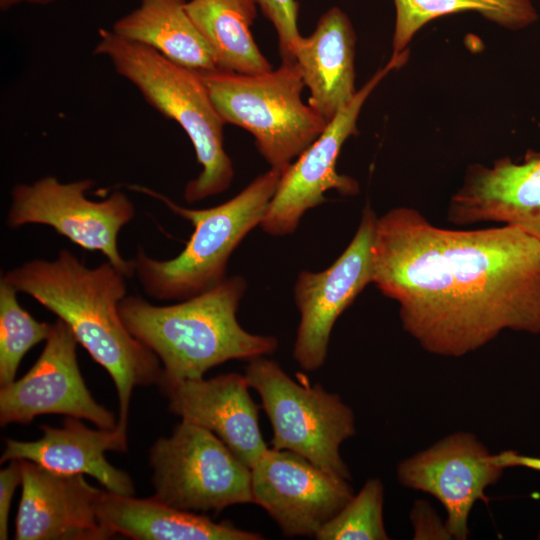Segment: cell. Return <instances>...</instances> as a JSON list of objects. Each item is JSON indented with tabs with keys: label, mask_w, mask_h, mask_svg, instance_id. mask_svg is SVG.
Segmentation results:
<instances>
[{
	"label": "cell",
	"mask_w": 540,
	"mask_h": 540,
	"mask_svg": "<svg viewBox=\"0 0 540 540\" xmlns=\"http://www.w3.org/2000/svg\"><path fill=\"white\" fill-rule=\"evenodd\" d=\"M377 216L367 204L359 226L342 254L321 272L301 271L294 286L300 322L293 357L301 368L315 371L327 357L338 317L372 283V244Z\"/></svg>",
	"instance_id": "12"
},
{
	"label": "cell",
	"mask_w": 540,
	"mask_h": 540,
	"mask_svg": "<svg viewBox=\"0 0 540 540\" xmlns=\"http://www.w3.org/2000/svg\"><path fill=\"white\" fill-rule=\"evenodd\" d=\"M407 54L406 51L393 54L387 65L357 91L321 135L282 171L260 223L264 232L273 236L293 233L306 211L325 202L324 194L329 190H336L343 196L359 193L355 179L337 172V158L344 142L357 134V119L368 96L391 70L407 60Z\"/></svg>",
	"instance_id": "11"
},
{
	"label": "cell",
	"mask_w": 540,
	"mask_h": 540,
	"mask_svg": "<svg viewBox=\"0 0 540 540\" xmlns=\"http://www.w3.org/2000/svg\"><path fill=\"white\" fill-rule=\"evenodd\" d=\"M152 482L160 501L180 510L219 514L253 503L251 468L215 434L187 421L149 451Z\"/></svg>",
	"instance_id": "8"
},
{
	"label": "cell",
	"mask_w": 540,
	"mask_h": 540,
	"mask_svg": "<svg viewBox=\"0 0 540 540\" xmlns=\"http://www.w3.org/2000/svg\"><path fill=\"white\" fill-rule=\"evenodd\" d=\"M538 539H540V532H539V534H538Z\"/></svg>",
	"instance_id": "30"
},
{
	"label": "cell",
	"mask_w": 540,
	"mask_h": 540,
	"mask_svg": "<svg viewBox=\"0 0 540 540\" xmlns=\"http://www.w3.org/2000/svg\"><path fill=\"white\" fill-rule=\"evenodd\" d=\"M251 493L287 537H315L354 496L349 480L274 448L251 467Z\"/></svg>",
	"instance_id": "13"
},
{
	"label": "cell",
	"mask_w": 540,
	"mask_h": 540,
	"mask_svg": "<svg viewBox=\"0 0 540 540\" xmlns=\"http://www.w3.org/2000/svg\"><path fill=\"white\" fill-rule=\"evenodd\" d=\"M447 219L457 226L503 223L540 242V154L519 163L505 158L491 167H470L449 202Z\"/></svg>",
	"instance_id": "16"
},
{
	"label": "cell",
	"mask_w": 540,
	"mask_h": 540,
	"mask_svg": "<svg viewBox=\"0 0 540 540\" xmlns=\"http://www.w3.org/2000/svg\"><path fill=\"white\" fill-rule=\"evenodd\" d=\"M22 461V494L16 517V540H105L96 502L102 489L82 474H66Z\"/></svg>",
	"instance_id": "15"
},
{
	"label": "cell",
	"mask_w": 540,
	"mask_h": 540,
	"mask_svg": "<svg viewBox=\"0 0 540 540\" xmlns=\"http://www.w3.org/2000/svg\"><path fill=\"white\" fill-rule=\"evenodd\" d=\"M41 430L36 441L6 439L0 462L23 459L60 473L87 474L108 491L134 495L131 477L105 457L107 451L126 450L127 430L118 425L91 429L74 417H67L61 428L43 425Z\"/></svg>",
	"instance_id": "18"
},
{
	"label": "cell",
	"mask_w": 540,
	"mask_h": 540,
	"mask_svg": "<svg viewBox=\"0 0 540 540\" xmlns=\"http://www.w3.org/2000/svg\"><path fill=\"white\" fill-rule=\"evenodd\" d=\"M93 53L109 59L114 70L133 84L145 101L175 121L188 135L202 166L184 189L187 203L229 188L234 169L224 149V125L199 72L180 66L145 45L100 28Z\"/></svg>",
	"instance_id": "4"
},
{
	"label": "cell",
	"mask_w": 540,
	"mask_h": 540,
	"mask_svg": "<svg viewBox=\"0 0 540 540\" xmlns=\"http://www.w3.org/2000/svg\"><path fill=\"white\" fill-rule=\"evenodd\" d=\"M396 24L393 54L401 53L412 36L427 22L446 14L476 11L487 19L511 28L536 19L529 0H394Z\"/></svg>",
	"instance_id": "23"
},
{
	"label": "cell",
	"mask_w": 540,
	"mask_h": 540,
	"mask_svg": "<svg viewBox=\"0 0 540 540\" xmlns=\"http://www.w3.org/2000/svg\"><path fill=\"white\" fill-rule=\"evenodd\" d=\"M76 340L61 319L52 324L45 347L30 370L0 389V424H29L43 414L86 419L112 429L115 416L96 402L81 375Z\"/></svg>",
	"instance_id": "14"
},
{
	"label": "cell",
	"mask_w": 540,
	"mask_h": 540,
	"mask_svg": "<svg viewBox=\"0 0 540 540\" xmlns=\"http://www.w3.org/2000/svg\"><path fill=\"white\" fill-rule=\"evenodd\" d=\"M245 290L244 278L232 276L173 305H152L138 296L120 302L126 328L162 363L161 390L203 378L226 361H249L277 349L274 336L251 334L238 323L236 313Z\"/></svg>",
	"instance_id": "3"
},
{
	"label": "cell",
	"mask_w": 540,
	"mask_h": 540,
	"mask_svg": "<svg viewBox=\"0 0 540 540\" xmlns=\"http://www.w3.org/2000/svg\"><path fill=\"white\" fill-rule=\"evenodd\" d=\"M414 539H452L435 509L425 500L414 503L410 513Z\"/></svg>",
	"instance_id": "27"
},
{
	"label": "cell",
	"mask_w": 540,
	"mask_h": 540,
	"mask_svg": "<svg viewBox=\"0 0 540 540\" xmlns=\"http://www.w3.org/2000/svg\"><path fill=\"white\" fill-rule=\"evenodd\" d=\"M515 466L540 471V458L512 450L492 454L473 433L458 431L400 461L396 476L404 487L435 497L445 509L452 538L465 540L475 503L485 499V490L506 468Z\"/></svg>",
	"instance_id": "9"
},
{
	"label": "cell",
	"mask_w": 540,
	"mask_h": 540,
	"mask_svg": "<svg viewBox=\"0 0 540 540\" xmlns=\"http://www.w3.org/2000/svg\"><path fill=\"white\" fill-rule=\"evenodd\" d=\"M244 375L260 396L271 423L272 448L295 452L322 470L350 481L340 446L356 433L351 407L319 383L293 380L265 356L249 360Z\"/></svg>",
	"instance_id": "7"
},
{
	"label": "cell",
	"mask_w": 540,
	"mask_h": 540,
	"mask_svg": "<svg viewBox=\"0 0 540 540\" xmlns=\"http://www.w3.org/2000/svg\"><path fill=\"white\" fill-rule=\"evenodd\" d=\"M355 32L338 7L327 10L314 31L301 37L294 60L310 91L307 103L329 123L356 95Z\"/></svg>",
	"instance_id": "19"
},
{
	"label": "cell",
	"mask_w": 540,
	"mask_h": 540,
	"mask_svg": "<svg viewBox=\"0 0 540 540\" xmlns=\"http://www.w3.org/2000/svg\"><path fill=\"white\" fill-rule=\"evenodd\" d=\"M281 173L270 168L232 199L206 209L185 208L151 188L128 185L130 190L160 200L194 226L185 248L170 260L153 259L138 248L135 274L147 295L159 300H185L224 280L232 252L260 225Z\"/></svg>",
	"instance_id": "5"
},
{
	"label": "cell",
	"mask_w": 540,
	"mask_h": 540,
	"mask_svg": "<svg viewBox=\"0 0 540 540\" xmlns=\"http://www.w3.org/2000/svg\"><path fill=\"white\" fill-rule=\"evenodd\" d=\"M257 0H189L186 9L213 53L218 69L258 74L273 69L259 50L251 26Z\"/></svg>",
	"instance_id": "22"
},
{
	"label": "cell",
	"mask_w": 540,
	"mask_h": 540,
	"mask_svg": "<svg viewBox=\"0 0 540 540\" xmlns=\"http://www.w3.org/2000/svg\"><path fill=\"white\" fill-rule=\"evenodd\" d=\"M372 283L434 355H467L506 330L540 333V242L515 226L446 229L393 208L375 222Z\"/></svg>",
	"instance_id": "1"
},
{
	"label": "cell",
	"mask_w": 540,
	"mask_h": 540,
	"mask_svg": "<svg viewBox=\"0 0 540 540\" xmlns=\"http://www.w3.org/2000/svg\"><path fill=\"white\" fill-rule=\"evenodd\" d=\"M102 525L112 534L135 540H260L256 532L229 521L215 522L198 513L174 508L156 497L139 499L103 490L96 502Z\"/></svg>",
	"instance_id": "20"
},
{
	"label": "cell",
	"mask_w": 540,
	"mask_h": 540,
	"mask_svg": "<svg viewBox=\"0 0 540 540\" xmlns=\"http://www.w3.org/2000/svg\"><path fill=\"white\" fill-rule=\"evenodd\" d=\"M18 291L0 279V386L15 380L24 355L46 341L52 325L39 322L17 300Z\"/></svg>",
	"instance_id": "24"
},
{
	"label": "cell",
	"mask_w": 540,
	"mask_h": 540,
	"mask_svg": "<svg viewBox=\"0 0 540 540\" xmlns=\"http://www.w3.org/2000/svg\"><path fill=\"white\" fill-rule=\"evenodd\" d=\"M245 375L185 380L162 389L170 412L215 434L250 468L268 449Z\"/></svg>",
	"instance_id": "17"
},
{
	"label": "cell",
	"mask_w": 540,
	"mask_h": 540,
	"mask_svg": "<svg viewBox=\"0 0 540 540\" xmlns=\"http://www.w3.org/2000/svg\"><path fill=\"white\" fill-rule=\"evenodd\" d=\"M384 485L368 479L357 495L318 532V540H387L383 519Z\"/></svg>",
	"instance_id": "25"
},
{
	"label": "cell",
	"mask_w": 540,
	"mask_h": 540,
	"mask_svg": "<svg viewBox=\"0 0 540 540\" xmlns=\"http://www.w3.org/2000/svg\"><path fill=\"white\" fill-rule=\"evenodd\" d=\"M22 483V461L11 460L0 471V539L8 538V520L16 488Z\"/></svg>",
	"instance_id": "28"
},
{
	"label": "cell",
	"mask_w": 540,
	"mask_h": 540,
	"mask_svg": "<svg viewBox=\"0 0 540 540\" xmlns=\"http://www.w3.org/2000/svg\"><path fill=\"white\" fill-rule=\"evenodd\" d=\"M94 184L92 179L63 183L54 176L19 183L11 190L7 224L11 228L51 226L78 246L102 252L107 261L131 278L135 274L134 259L121 256L117 239L121 228L134 217L133 203L120 190L104 200H90L86 193Z\"/></svg>",
	"instance_id": "10"
},
{
	"label": "cell",
	"mask_w": 540,
	"mask_h": 540,
	"mask_svg": "<svg viewBox=\"0 0 540 540\" xmlns=\"http://www.w3.org/2000/svg\"><path fill=\"white\" fill-rule=\"evenodd\" d=\"M55 1L57 0H0V8L2 11H6L13 6L22 3L45 6L54 3Z\"/></svg>",
	"instance_id": "29"
},
{
	"label": "cell",
	"mask_w": 540,
	"mask_h": 540,
	"mask_svg": "<svg viewBox=\"0 0 540 540\" xmlns=\"http://www.w3.org/2000/svg\"><path fill=\"white\" fill-rule=\"evenodd\" d=\"M200 75L224 122L252 134L271 168L285 170L328 125L303 102L305 84L296 61L258 74L216 69Z\"/></svg>",
	"instance_id": "6"
},
{
	"label": "cell",
	"mask_w": 540,
	"mask_h": 540,
	"mask_svg": "<svg viewBox=\"0 0 540 540\" xmlns=\"http://www.w3.org/2000/svg\"><path fill=\"white\" fill-rule=\"evenodd\" d=\"M186 0H140L112 25L117 36L150 47L196 72L218 69L212 51L192 21Z\"/></svg>",
	"instance_id": "21"
},
{
	"label": "cell",
	"mask_w": 540,
	"mask_h": 540,
	"mask_svg": "<svg viewBox=\"0 0 540 540\" xmlns=\"http://www.w3.org/2000/svg\"><path fill=\"white\" fill-rule=\"evenodd\" d=\"M18 292L32 296L63 320L76 340L112 378L119 400L117 425L127 430L133 390L159 385V358L124 325L119 304L126 297V277L109 261L95 268L71 251L56 259H34L1 276Z\"/></svg>",
	"instance_id": "2"
},
{
	"label": "cell",
	"mask_w": 540,
	"mask_h": 540,
	"mask_svg": "<svg viewBox=\"0 0 540 540\" xmlns=\"http://www.w3.org/2000/svg\"><path fill=\"white\" fill-rule=\"evenodd\" d=\"M257 3L264 16L275 28L282 61H295V51L302 37L297 25L298 2L296 0H257Z\"/></svg>",
	"instance_id": "26"
}]
</instances>
